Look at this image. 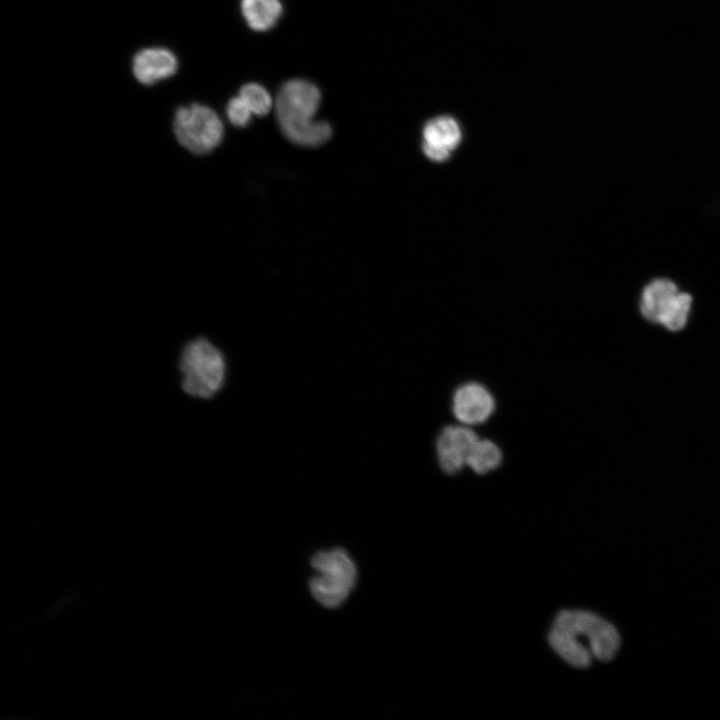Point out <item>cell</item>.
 <instances>
[{
    "mask_svg": "<svg viewBox=\"0 0 720 720\" xmlns=\"http://www.w3.org/2000/svg\"><path fill=\"white\" fill-rule=\"evenodd\" d=\"M617 629L597 614L585 610H562L548 635L554 652L569 665L585 669L595 658L609 661L620 647Z\"/></svg>",
    "mask_w": 720,
    "mask_h": 720,
    "instance_id": "cell-1",
    "label": "cell"
},
{
    "mask_svg": "<svg viewBox=\"0 0 720 720\" xmlns=\"http://www.w3.org/2000/svg\"><path fill=\"white\" fill-rule=\"evenodd\" d=\"M320 102V90L307 80L292 79L281 86L275 110L279 127L290 142L311 148L331 138V125L314 118Z\"/></svg>",
    "mask_w": 720,
    "mask_h": 720,
    "instance_id": "cell-2",
    "label": "cell"
},
{
    "mask_svg": "<svg viewBox=\"0 0 720 720\" xmlns=\"http://www.w3.org/2000/svg\"><path fill=\"white\" fill-rule=\"evenodd\" d=\"M182 390L198 399L215 396L224 386L226 359L214 343L204 337L187 342L179 356Z\"/></svg>",
    "mask_w": 720,
    "mask_h": 720,
    "instance_id": "cell-3",
    "label": "cell"
},
{
    "mask_svg": "<svg viewBox=\"0 0 720 720\" xmlns=\"http://www.w3.org/2000/svg\"><path fill=\"white\" fill-rule=\"evenodd\" d=\"M693 307V296L666 276H656L641 288L638 297L640 315L648 322L671 332L686 327Z\"/></svg>",
    "mask_w": 720,
    "mask_h": 720,
    "instance_id": "cell-4",
    "label": "cell"
},
{
    "mask_svg": "<svg viewBox=\"0 0 720 720\" xmlns=\"http://www.w3.org/2000/svg\"><path fill=\"white\" fill-rule=\"evenodd\" d=\"M316 574L309 582L313 597L327 608L340 606L356 581V567L342 548L319 551L311 559Z\"/></svg>",
    "mask_w": 720,
    "mask_h": 720,
    "instance_id": "cell-5",
    "label": "cell"
},
{
    "mask_svg": "<svg viewBox=\"0 0 720 720\" xmlns=\"http://www.w3.org/2000/svg\"><path fill=\"white\" fill-rule=\"evenodd\" d=\"M173 130L178 142L190 152L202 155L214 150L222 141L221 119L211 108L192 104L175 113Z\"/></svg>",
    "mask_w": 720,
    "mask_h": 720,
    "instance_id": "cell-6",
    "label": "cell"
},
{
    "mask_svg": "<svg viewBox=\"0 0 720 720\" xmlns=\"http://www.w3.org/2000/svg\"><path fill=\"white\" fill-rule=\"evenodd\" d=\"M477 441V434L467 427H444L436 439L437 459L442 471L448 475L459 472L467 464Z\"/></svg>",
    "mask_w": 720,
    "mask_h": 720,
    "instance_id": "cell-7",
    "label": "cell"
},
{
    "mask_svg": "<svg viewBox=\"0 0 720 720\" xmlns=\"http://www.w3.org/2000/svg\"><path fill=\"white\" fill-rule=\"evenodd\" d=\"M462 141L458 122L450 116H437L427 121L422 130L423 154L433 162H445Z\"/></svg>",
    "mask_w": 720,
    "mask_h": 720,
    "instance_id": "cell-8",
    "label": "cell"
},
{
    "mask_svg": "<svg viewBox=\"0 0 720 720\" xmlns=\"http://www.w3.org/2000/svg\"><path fill=\"white\" fill-rule=\"evenodd\" d=\"M454 416L463 424L485 422L495 409V401L480 383L469 382L456 389L452 405Z\"/></svg>",
    "mask_w": 720,
    "mask_h": 720,
    "instance_id": "cell-9",
    "label": "cell"
},
{
    "mask_svg": "<svg viewBox=\"0 0 720 720\" xmlns=\"http://www.w3.org/2000/svg\"><path fill=\"white\" fill-rule=\"evenodd\" d=\"M177 60L172 52L163 48H148L137 53L133 59V73L143 84H152L173 75Z\"/></svg>",
    "mask_w": 720,
    "mask_h": 720,
    "instance_id": "cell-10",
    "label": "cell"
},
{
    "mask_svg": "<svg viewBox=\"0 0 720 720\" xmlns=\"http://www.w3.org/2000/svg\"><path fill=\"white\" fill-rule=\"evenodd\" d=\"M241 11L248 26L255 31H267L282 14L280 0H241Z\"/></svg>",
    "mask_w": 720,
    "mask_h": 720,
    "instance_id": "cell-11",
    "label": "cell"
},
{
    "mask_svg": "<svg viewBox=\"0 0 720 720\" xmlns=\"http://www.w3.org/2000/svg\"><path fill=\"white\" fill-rule=\"evenodd\" d=\"M501 461L502 453L494 442L487 439H478L469 454L467 465L475 473L483 475L496 469L501 464Z\"/></svg>",
    "mask_w": 720,
    "mask_h": 720,
    "instance_id": "cell-12",
    "label": "cell"
},
{
    "mask_svg": "<svg viewBox=\"0 0 720 720\" xmlns=\"http://www.w3.org/2000/svg\"><path fill=\"white\" fill-rule=\"evenodd\" d=\"M239 96L245 101L253 115L265 116L272 106L273 99L265 87L257 83H247L239 91Z\"/></svg>",
    "mask_w": 720,
    "mask_h": 720,
    "instance_id": "cell-13",
    "label": "cell"
},
{
    "mask_svg": "<svg viewBox=\"0 0 720 720\" xmlns=\"http://www.w3.org/2000/svg\"><path fill=\"white\" fill-rule=\"evenodd\" d=\"M228 120L236 127H246L253 116L245 101L238 95L232 97L226 107Z\"/></svg>",
    "mask_w": 720,
    "mask_h": 720,
    "instance_id": "cell-14",
    "label": "cell"
}]
</instances>
